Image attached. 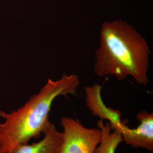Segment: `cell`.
Here are the masks:
<instances>
[{
    "label": "cell",
    "mask_w": 153,
    "mask_h": 153,
    "mask_svg": "<svg viewBox=\"0 0 153 153\" xmlns=\"http://www.w3.org/2000/svg\"><path fill=\"white\" fill-rule=\"evenodd\" d=\"M80 83L76 74H64L60 79H49L37 94L23 106L10 113L0 111V153H8L18 145L38 138L51 123L52 105L60 96L76 94Z\"/></svg>",
    "instance_id": "obj_2"
},
{
    "label": "cell",
    "mask_w": 153,
    "mask_h": 153,
    "mask_svg": "<svg viewBox=\"0 0 153 153\" xmlns=\"http://www.w3.org/2000/svg\"><path fill=\"white\" fill-rule=\"evenodd\" d=\"M97 126L102 131V140L94 153H115L116 148L123 142L120 133L116 130H112L108 121L104 124L103 120H100Z\"/></svg>",
    "instance_id": "obj_7"
},
{
    "label": "cell",
    "mask_w": 153,
    "mask_h": 153,
    "mask_svg": "<svg viewBox=\"0 0 153 153\" xmlns=\"http://www.w3.org/2000/svg\"><path fill=\"white\" fill-rule=\"evenodd\" d=\"M136 117L140 122L136 128L131 129L126 124L120 131L121 136L127 145L134 148L153 150V114L142 110Z\"/></svg>",
    "instance_id": "obj_4"
},
{
    "label": "cell",
    "mask_w": 153,
    "mask_h": 153,
    "mask_svg": "<svg viewBox=\"0 0 153 153\" xmlns=\"http://www.w3.org/2000/svg\"><path fill=\"white\" fill-rule=\"evenodd\" d=\"M86 102L88 108L94 116L109 123L112 130L120 131L124 122L121 120V113L119 110L108 107L104 104L101 95L102 86L98 83L91 86H86Z\"/></svg>",
    "instance_id": "obj_5"
},
{
    "label": "cell",
    "mask_w": 153,
    "mask_h": 153,
    "mask_svg": "<svg viewBox=\"0 0 153 153\" xmlns=\"http://www.w3.org/2000/svg\"><path fill=\"white\" fill-rule=\"evenodd\" d=\"M63 141L59 153H94L102 140L100 128H88L69 117L61 119Z\"/></svg>",
    "instance_id": "obj_3"
},
{
    "label": "cell",
    "mask_w": 153,
    "mask_h": 153,
    "mask_svg": "<svg viewBox=\"0 0 153 153\" xmlns=\"http://www.w3.org/2000/svg\"><path fill=\"white\" fill-rule=\"evenodd\" d=\"M150 54L146 39L131 25L121 19L105 22L94 71L98 76H114L119 81L131 76L139 85L146 86Z\"/></svg>",
    "instance_id": "obj_1"
},
{
    "label": "cell",
    "mask_w": 153,
    "mask_h": 153,
    "mask_svg": "<svg viewBox=\"0 0 153 153\" xmlns=\"http://www.w3.org/2000/svg\"><path fill=\"white\" fill-rule=\"evenodd\" d=\"M39 142L17 146L8 153H59L63 141L62 132L58 131L55 124L50 123Z\"/></svg>",
    "instance_id": "obj_6"
}]
</instances>
